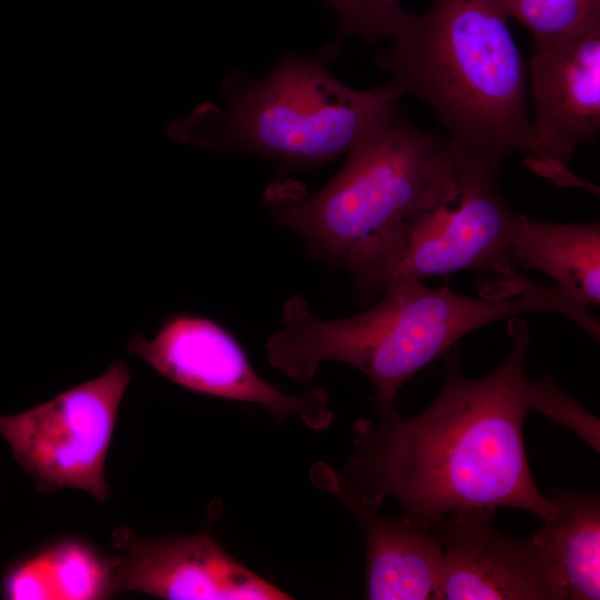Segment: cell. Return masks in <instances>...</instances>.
I'll return each instance as SVG.
<instances>
[{"label":"cell","instance_id":"obj_2","mask_svg":"<svg viewBox=\"0 0 600 600\" xmlns=\"http://www.w3.org/2000/svg\"><path fill=\"white\" fill-rule=\"evenodd\" d=\"M497 0H431L407 12L378 57L404 96L444 127L458 166L500 174L524 152L530 128L528 68Z\"/></svg>","mask_w":600,"mask_h":600},{"label":"cell","instance_id":"obj_10","mask_svg":"<svg viewBox=\"0 0 600 600\" xmlns=\"http://www.w3.org/2000/svg\"><path fill=\"white\" fill-rule=\"evenodd\" d=\"M116 593L170 600H288L292 597L233 558L210 532L144 538L111 534Z\"/></svg>","mask_w":600,"mask_h":600},{"label":"cell","instance_id":"obj_8","mask_svg":"<svg viewBox=\"0 0 600 600\" xmlns=\"http://www.w3.org/2000/svg\"><path fill=\"white\" fill-rule=\"evenodd\" d=\"M527 68L534 116L522 153L526 167L556 186L598 194L570 163L576 149L600 131V20L533 41Z\"/></svg>","mask_w":600,"mask_h":600},{"label":"cell","instance_id":"obj_9","mask_svg":"<svg viewBox=\"0 0 600 600\" xmlns=\"http://www.w3.org/2000/svg\"><path fill=\"white\" fill-rule=\"evenodd\" d=\"M128 349L188 390L258 404L279 420L296 417L311 430L327 429L333 420L327 390L289 393L269 383L252 368L233 336L206 317L174 314L151 339L130 337Z\"/></svg>","mask_w":600,"mask_h":600},{"label":"cell","instance_id":"obj_17","mask_svg":"<svg viewBox=\"0 0 600 600\" xmlns=\"http://www.w3.org/2000/svg\"><path fill=\"white\" fill-rule=\"evenodd\" d=\"M336 12L339 32L323 51L332 60L344 41L359 37L368 41L390 40L400 26L406 11L401 0H324Z\"/></svg>","mask_w":600,"mask_h":600},{"label":"cell","instance_id":"obj_5","mask_svg":"<svg viewBox=\"0 0 600 600\" xmlns=\"http://www.w3.org/2000/svg\"><path fill=\"white\" fill-rule=\"evenodd\" d=\"M329 61L322 53L288 56L263 79L228 78L222 106L197 104L167 123L166 137L290 166H316L347 154L402 94L390 82L353 89L330 73Z\"/></svg>","mask_w":600,"mask_h":600},{"label":"cell","instance_id":"obj_11","mask_svg":"<svg viewBox=\"0 0 600 600\" xmlns=\"http://www.w3.org/2000/svg\"><path fill=\"white\" fill-rule=\"evenodd\" d=\"M493 509L452 512L429 529L442 547L441 600H564L567 588L532 540L499 532Z\"/></svg>","mask_w":600,"mask_h":600},{"label":"cell","instance_id":"obj_3","mask_svg":"<svg viewBox=\"0 0 600 600\" xmlns=\"http://www.w3.org/2000/svg\"><path fill=\"white\" fill-rule=\"evenodd\" d=\"M458 164L447 139L416 127L397 106L347 152L319 191L274 184L267 207L311 247L346 268L362 293L412 217L457 201Z\"/></svg>","mask_w":600,"mask_h":600},{"label":"cell","instance_id":"obj_1","mask_svg":"<svg viewBox=\"0 0 600 600\" xmlns=\"http://www.w3.org/2000/svg\"><path fill=\"white\" fill-rule=\"evenodd\" d=\"M508 333L509 353L486 377L463 374L456 343L443 354V384L428 408L409 418L391 408L359 419L348 461L332 469L339 486L373 508L391 498L427 528L468 509L509 507L550 517L553 502L531 476L523 424L532 411L548 416L551 378L526 376L527 321L509 318Z\"/></svg>","mask_w":600,"mask_h":600},{"label":"cell","instance_id":"obj_16","mask_svg":"<svg viewBox=\"0 0 600 600\" xmlns=\"http://www.w3.org/2000/svg\"><path fill=\"white\" fill-rule=\"evenodd\" d=\"M509 19H516L533 41L570 34L600 20V0H497Z\"/></svg>","mask_w":600,"mask_h":600},{"label":"cell","instance_id":"obj_14","mask_svg":"<svg viewBox=\"0 0 600 600\" xmlns=\"http://www.w3.org/2000/svg\"><path fill=\"white\" fill-rule=\"evenodd\" d=\"M1 596L9 600H97L116 593L112 556L64 539L23 556L4 571Z\"/></svg>","mask_w":600,"mask_h":600},{"label":"cell","instance_id":"obj_12","mask_svg":"<svg viewBox=\"0 0 600 600\" xmlns=\"http://www.w3.org/2000/svg\"><path fill=\"white\" fill-rule=\"evenodd\" d=\"M312 482L334 496L361 528L366 547L367 598L439 599L442 547L429 528L409 517L383 516L339 486L331 467L316 463Z\"/></svg>","mask_w":600,"mask_h":600},{"label":"cell","instance_id":"obj_15","mask_svg":"<svg viewBox=\"0 0 600 600\" xmlns=\"http://www.w3.org/2000/svg\"><path fill=\"white\" fill-rule=\"evenodd\" d=\"M553 511L531 537L563 581L568 599L600 598V498L552 489Z\"/></svg>","mask_w":600,"mask_h":600},{"label":"cell","instance_id":"obj_13","mask_svg":"<svg viewBox=\"0 0 600 600\" xmlns=\"http://www.w3.org/2000/svg\"><path fill=\"white\" fill-rule=\"evenodd\" d=\"M511 264L539 271L574 308L600 304V222L558 223L517 214L509 242Z\"/></svg>","mask_w":600,"mask_h":600},{"label":"cell","instance_id":"obj_4","mask_svg":"<svg viewBox=\"0 0 600 600\" xmlns=\"http://www.w3.org/2000/svg\"><path fill=\"white\" fill-rule=\"evenodd\" d=\"M380 293L369 308L340 319L319 318L302 296H292L282 307L281 328L267 341L269 363L299 383L310 382L323 362L349 364L368 378L377 411H383L394 408L407 380L467 333L531 312L570 316L558 297L474 298L409 278L391 281Z\"/></svg>","mask_w":600,"mask_h":600},{"label":"cell","instance_id":"obj_7","mask_svg":"<svg viewBox=\"0 0 600 600\" xmlns=\"http://www.w3.org/2000/svg\"><path fill=\"white\" fill-rule=\"evenodd\" d=\"M132 371L117 359L94 379L12 416H0V437L41 492L79 489L108 500L104 467L121 400Z\"/></svg>","mask_w":600,"mask_h":600},{"label":"cell","instance_id":"obj_6","mask_svg":"<svg viewBox=\"0 0 600 600\" xmlns=\"http://www.w3.org/2000/svg\"><path fill=\"white\" fill-rule=\"evenodd\" d=\"M456 202L421 212L400 229L373 281L372 296L391 281H424L466 270L498 276L491 293H521L532 282L517 273L509 259V242L517 213L499 186V176L458 167Z\"/></svg>","mask_w":600,"mask_h":600}]
</instances>
